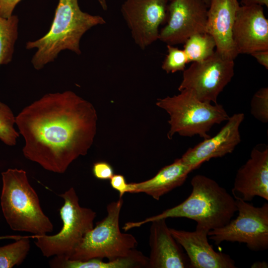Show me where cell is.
<instances>
[{"label":"cell","instance_id":"cell-16","mask_svg":"<svg viewBox=\"0 0 268 268\" xmlns=\"http://www.w3.org/2000/svg\"><path fill=\"white\" fill-rule=\"evenodd\" d=\"M239 3L238 0H209L206 33L214 39L215 51L226 59L238 55L233 43L232 30Z\"/></svg>","mask_w":268,"mask_h":268},{"label":"cell","instance_id":"cell-18","mask_svg":"<svg viewBox=\"0 0 268 268\" xmlns=\"http://www.w3.org/2000/svg\"><path fill=\"white\" fill-rule=\"evenodd\" d=\"M181 158L161 168L152 178L138 183H131L129 193H144L158 201L164 195L182 186L192 172Z\"/></svg>","mask_w":268,"mask_h":268},{"label":"cell","instance_id":"cell-31","mask_svg":"<svg viewBox=\"0 0 268 268\" xmlns=\"http://www.w3.org/2000/svg\"><path fill=\"white\" fill-rule=\"evenodd\" d=\"M252 268H267L268 264L265 261H257L254 262L251 266Z\"/></svg>","mask_w":268,"mask_h":268},{"label":"cell","instance_id":"cell-12","mask_svg":"<svg viewBox=\"0 0 268 268\" xmlns=\"http://www.w3.org/2000/svg\"><path fill=\"white\" fill-rule=\"evenodd\" d=\"M232 38L238 55L268 50V20L263 6L241 5L236 13Z\"/></svg>","mask_w":268,"mask_h":268},{"label":"cell","instance_id":"cell-20","mask_svg":"<svg viewBox=\"0 0 268 268\" xmlns=\"http://www.w3.org/2000/svg\"><path fill=\"white\" fill-rule=\"evenodd\" d=\"M18 24L19 18L15 15L7 18L0 16V66L12 60L18 36Z\"/></svg>","mask_w":268,"mask_h":268},{"label":"cell","instance_id":"cell-9","mask_svg":"<svg viewBox=\"0 0 268 268\" xmlns=\"http://www.w3.org/2000/svg\"><path fill=\"white\" fill-rule=\"evenodd\" d=\"M234 60L215 51L207 59L192 63L184 69L178 90L189 91L201 101L217 104L219 94L234 75Z\"/></svg>","mask_w":268,"mask_h":268},{"label":"cell","instance_id":"cell-14","mask_svg":"<svg viewBox=\"0 0 268 268\" xmlns=\"http://www.w3.org/2000/svg\"><path fill=\"white\" fill-rule=\"evenodd\" d=\"M177 242L185 250L193 268H235V261L229 255L216 252L208 241L206 227L197 225L194 231L170 228Z\"/></svg>","mask_w":268,"mask_h":268},{"label":"cell","instance_id":"cell-15","mask_svg":"<svg viewBox=\"0 0 268 268\" xmlns=\"http://www.w3.org/2000/svg\"><path fill=\"white\" fill-rule=\"evenodd\" d=\"M232 192L235 199L246 201L255 197L268 200V148L255 147L250 158L237 170Z\"/></svg>","mask_w":268,"mask_h":268},{"label":"cell","instance_id":"cell-29","mask_svg":"<svg viewBox=\"0 0 268 268\" xmlns=\"http://www.w3.org/2000/svg\"><path fill=\"white\" fill-rule=\"evenodd\" d=\"M258 63L268 69V50L255 52L251 54Z\"/></svg>","mask_w":268,"mask_h":268},{"label":"cell","instance_id":"cell-4","mask_svg":"<svg viewBox=\"0 0 268 268\" xmlns=\"http://www.w3.org/2000/svg\"><path fill=\"white\" fill-rule=\"evenodd\" d=\"M1 176V207L10 228L37 235L52 232L53 225L43 212L26 171L10 168L2 172Z\"/></svg>","mask_w":268,"mask_h":268},{"label":"cell","instance_id":"cell-27","mask_svg":"<svg viewBox=\"0 0 268 268\" xmlns=\"http://www.w3.org/2000/svg\"><path fill=\"white\" fill-rule=\"evenodd\" d=\"M111 187L119 194V198H123L124 194L130 192L129 183L126 182L125 177L121 174H114L110 179Z\"/></svg>","mask_w":268,"mask_h":268},{"label":"cell","instance_id":"cell-21","mask_svg":"<svg viewBox=\"0 0 268 268\" xmlns=\"http://www.w3.org/2000/svg\"><path fill=\"white\" fill-rule=\"evenodd\" d=\"M216 44L213 37L207 33L193 35L184 43V49L188 63L202 61L213 55Z\"/></svg>","mask_w":268,"mask_h":268},{"label":"cell","instance_id":"cell-1","mask_svg":"<svg viewBox=\"0 0 268 268\" xmlns=\"http://www.w3.org/2000/svg\"><path fill=\"white\" fill-rule=\"evenodd\" d=\"M97 120L94 106L74 92L46 94L15 117L25 141L23 155L47 171L64 173L73 161L87 154Z\"/></svg>","mask_w":268,"mask_h":268},{"label":"cell","instance_id":"cell-7","mask_svg":"<svg viewBox=\"0 0 268 268\" xmlns=\"http://www.w3.org/2000/svg\"><path fill=\"white\" fill-rule=\"evenodd\" d=\"M60 196L64 200L59 211L63 221L62 229L54 235H38L35 244L46 257L68 259L86 234L93 228L96 213L80 205L73 187Z\"/></svg>","mask_w":268,"mask_h":268},{"label":"cell","instance_id":"cell-13","mask_svg":"<svg viewBox=\"0 0 268 268\" xmlns=\"http://www.w3.org/2000/svg\"><path fill=\"white\" fill-rule=\"evenodd\" d=\"M245 118L239 113L229 117L226 123L213 137L205 138L189 148L181 158L192 171L213 158L221 157L232 153L241 142L239 128Z\"/></svg>","mask_w":268,"mask_h":268},{"label":"cell","instance_id":"cell-8","mask_svg":"<svg viewBox=\"0 0 268 268\" xmlns=\"http://www.w3.org/2000/svg\"><path fill=\"white\" fill-rule=\"evenodd\" d=\"M238 215L225 225L210 230L209 239L216 245L224 241L244 243L251 251L268 248V203L255 206L248 201L235 199Z\"/></svg>","mask_w":268,"mask_h":268},{"label":"cell","instance_id":"cell-19","mask_svg":"<svg viewBox=\"0 0 268 268\" xmlns=\"http://www.w3.org/2000/svg\"><path fill=\"white\" fill-rule=\"evenodd\" d=\"M148 262V258L135 249L127 256L106 262L100 259L78 261L55 257L49 263L52 268H147Z\"/></svg>","mask_w":268,"mask_h":268},{"label":"cell","instance_id":"cell-32","mask_svg":"<svg viewBox=\"0 0 268 268\" xmlns=\"http://www.w3.org/2000/svg\"><path fill=\"white\" fill-rule=\"evenodd\" d=\"M23 236H17V235H7L5 236H0V240L1 239H14L15 240L19 239L21 238H22Z\"/></svg>","mask_w":268,"mask_h":268},{"label":"cell","instance_id":"cell-23","mask_svg":"<svg viewBox=\"0 0 268 268\" xmlns=\"http://www.w3.org/2000/svg\"><path fill=\"white\" fill-rule=\"evenodd\" d=\"M15 117L10 108L0 101V140L8 146L16 144L19 133L15 130Z\"/></svg>","mask_w":268,"mask_h":268},{"label":"cell","instance_id":"cell-30","mask_svg":"<svg viewBox=\"0 0 268 268\" xmlns=\"http://www.w3.org/2000/svg\"><path fill=\"white\" fill-rule=\"evenodd\" d=\"M240 2L242 5L258 4L268 6V0H241Z\"/></svg>","mask_w":268,"mask_h":268},{"label":"cell","instance_id":"cell-33","mask_svg":"<svg viewBox=\"0 0 268 268\" xmlns=\"http://www.w3.org/2000/svg\"><path fill=\"white\" fill-rule=\"evenodd\" d=\"M102 8L106 10L107 9V4L106 0H97Z\"/></svg>","mask_w":268,"mask_h":268},{"label":"cell","instance_id":"cell-5","mask_svg":"<svg viewBox=\"0 0 268 268\" xmlns=\"http://www.w3.org/2000/svg\"><path fill=\"white\" fill-rule=\"evenodd\" d=\"M173 96L157 99L156 105L169 115L170 129L167 137L171 139L178 134L192 137L198 135L203 139L211 128L227 121L229 116L222 105L212 104L199 100L186 90Z\"/></svg>","mask_w":268,"mask_h":268},{"label":"cell","instance_id":"cell-26","mask_svg":"<svg viewBox=\"0 0 268 268\" xmlns=\"http://www.w3.org/2000/svg\"><path fill=\"white\" fill-rule=\"evenodd\" d=\"M92 171L93 176L101 180H110L114 175L112 166L106 161H97L93 163Z\"/></svg>","mask_w":268,"mask_h":268},{"label":"cell","instance_id":"cell-22","mask_svg":"<svg viewBox=\"0 0 268 268\" xmlns=\"http://www.w3.org/2000/svg\"><path fill=\"white\" fill-rule=\"evenodd\" d=\"M37 236H24L15 242L0 247V268H11L21 264L30 250L29 238H36Z\"/></svg>","mask_w":268,"mask_h":268},{"label":"cell","instance_id":"cell-25","mask_svg":"<svg viewBox=\"0 0 268 268\" xmlns=\"http://www.w3.org/2000/svg\"><path fill=\"white\" fill-rule=\"evenodd\" d=\"M251 113L257 120L263 123L268 122V88L259 89L251 101Z\"/></svg>","mask_w":268,"mask_h":268},{"label":"cell","instance_id":"cell-11","mask_svg":"<svg viewBox=\"0 0 268 268\" xmlns=\"http://www.w3.org/2000/svg\"><path fill=\"white\" fill-rule=\"evenodd\" d=\"M208 5L203 0H170L167 23L159 38L167 45L184 43L193 35L206 32Z\"/></svg>","mask_w":268,"mask_h":268},{"label":"cell","instance_id":"cell-10","mask_svg":"<svg viewBox=\"0 0 268 268\" xmlns=\"http://www.w3.org/2000/svg\"><path fill=\"white\" fill-rule=\"evenodd\" d=\"M170 0H126L121 12L134 43L144 50L159 38Z\"/></svg>","mask_w":268,"mask_h":268},{"label":"cell","instance_id":"cell-3","mask_svg":"<svg viewBox=\"0 0 268 268\" xmlns=\"http://www.w3.org/2000/svg\"><path fill=\"white\" fill-rule=\"evenodd\" d=\"M105 23L102 17L82 11L78 0H59L49 31L40 38L26 43L27 50L36 49L31 60L33 67L36 70L42 69L64 50L80 55L82 36L92 27Z\"/></svg>","mask_w":268,"mask_h":268},{"label":"cell","instance_id":"cell-17","mask_svg":"<svg viewBox=\"0 0 268 268\" xmlns=\"http://www.w3.org/2000/svg\"><path fill=\"white\" fill-rule=\"evenodd\" d=\"M150 223L147 268H191L187 255L172 235L166 219L154 220Z\"/></svg>","mask_w":268,"mask_h":268},{"label":"cell","instance_id":"cell-34","mask_svg":"<svg viewBox=\"0 0 268 268\" xmlns=\"http://www.w3.org/2000/svg\"><path fill=\"white\" fill-rule=\"evenodd\" d=\"M206 3V4L208 6L209 0H203Z\"/></svg>","mask_w":268,"mask_h":268},{"label":"cell","instance_id":"cell-24","mask_svg":"<svg viewBox=\"0 0 268 268\" xmlns=\"http://www.w3.org/2000/svg\"><path fill=\"white\" fill-rule=\"evenodd\" d=\"M167 48L168 53L162 63V69L167 73L184 71L188 63L184 51L170 45H167Z\"/></svg>","mask_w":268,"mask_h":268},{"label":"cell","instance_id":"cell-6","mask_svg":"<svg viewBox=\"0 0 268 268\" xmlns=\"http://www.w3.org/2000/svg\"><path fill=\"white\" fill-rule=\"evenodd\" d=\"M123 198L110 202L106 206L107 215L96 223L74 249L69 260L86 261L92 259L108 260L130 255L138 242L131 234L121 232L119 220Z\"/></svg>","mask_w":268,"mask_h":268},{"label":"cell","instance_id":"cell-28","mask_svg":"<svg viewBox=\"0 0 268 268\" xmlns=\"http://www.w3.org/2000/svg\"><path fill=\"white\" fill-rule=\"evenodd\" d=\"M22 0H0V16L8 18L13 15L17 4Z\"/></svg>","mask_w":268,"mask_h":268},{"label":"cell","instance_id":"cell-2","mask_svg":"<svg viewBox=\"0 0 268 268\" xmlns=\"http://www.w3.org/2000/svg\"><path fill=\"white\" fill-rule=\"evenodd\" d=\"M191 184L192 193L179 204L141 221L126 222L123 229L126 231L157 219L184 217L210 230L225 225L232 219L237 211L236 200L224 188L201 174L194 176Z\"/></svg>","mask_w":268,"mask_h":268}]
</instances>
